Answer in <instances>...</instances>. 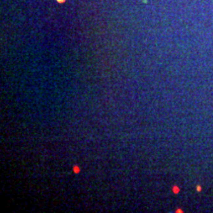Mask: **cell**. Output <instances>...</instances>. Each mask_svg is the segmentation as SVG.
<instances>
[{"mask_svg": "<svg viewBox=\"0 0 213 213\" xmlns=\"http://www.w3.org/2000/svg\"><path fill=\"white\" fill-rule=\"evenodd\" d=\"M179 190H179V187H178V189H177V187H174V191H175V192H178Z\"/></svg>", "mask_w": 213, "mask_h": 213, "instance_id": "2", "label": "cell"}, {"mask_svg": "<svg viewBox=\"0 0 213 213\" xmlns=\"http://www.w3.org/2000/svg\"><path fill=\"white\" fill-rule=\"evenodd\" d=\"M196 190H198V191H200V190H201V187H200V186H197V187H196Z\"/></svg>", "mask_w": 213, "mask_h": 213, "instance_id": "3", "label": "cell"}, {"mask_svg": "<svg viewBox=\"0 0 213 213\" xmlns=\"http://www.w3.org/2000/svg\"><path fill=\"white\" fill-rule=\"evenodd\" d=\"M74 172L78 173V172H79V168H78V167H74Z\"/></svg>", "mask_w": 213, "mask_h": 213, "instance_id": "1", "label": "cell"}, {"mask_svg": "<svg viewBox=\"0 0 213 213\" xmlns=\"http://www.w3.org/2000/svg\"><path fill=\"white\" fill-rule=\"evenodd\" d=\"M57 1H58V2H60V3H63V2L65 1V0H57Z\"/></svg>", "mask_w": 213, "mask_h": 213, "instance_id": "4", "label": "cell"}]
</instances>
